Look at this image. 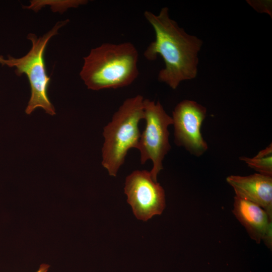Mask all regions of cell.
Here are the masks:
<instances>
[{
    "label": "cell",
    "instance_id": "5b68a950",
    "mask_svg": "<svg viewBox=\"0 0 272 272\" xmlns=\"http://www.w3.org/2000/svg\"><path fill=\"white\" fill-rule=\"evenodd\" d=\"M145 130L141 134L138 149L140 152L141 163L144 164L148 160L153 163L150 173L153 179L157 182V176L163 169V160L171 149L169 142V125L173 120L158 101L144 99Z\"/></svg>",
    "mask_w": 272,
    "mask_h": 272
},
{
    "label": "cell",
    "instance_id": "52a82bcc",
    "mask_svg": "<svg viewBox=\"0 0 272 272\" xmlns=\"http://www.w3.org/2000/svg\"><path fill=\"white\" fill-rule=\"evenodd\" d=\"M206 115L205 106L187 99L178 103L172 112L176 145L196 157L202 155L208 149L200 131Z\"/></svg>",
    "mask_w": 272,
    "mask_h": 272
},
{
    "label": "cell",
    "instance_id": "6da1fadb",
    "mask_svg": "<svg viewBox=\"0 0 272 272\" xmlns=\"http://www.w3.org/2000/svg\"><path fill=\"white\" fill-rule=\"evenodd\" d=\"M144 16L154 29L155 39L147 47L144 56L154 60L159 55L165 63L159 72L158 80L174 90L182 82L194 79L202 41L179 27L170 18L167 7L162 8L158 14L146 11Z\"/></svg>",
    "mask_w": 272,
    "mask_h": 272
},
{
    "label": "cell",
    "instance_id": "ba28073f",
    "mask_svg": "<svg viewBox=\"0 0 272 272\" xmlns=\"http://www.w3.org/2000/svg\"><path fill=\"white\" fill-rule=\"evenodd\" d=\"M233 213L250 237L259 243L272 246V218L259 206L238 196L234 197Z\"/></svg>",
    "mask_w": 272,
    "mask_h": 272
},
{
    "label": "cell",
    "instance_id": "8992f818",
    "mask_svg": "<svg viewBox=\"0 0 272 272\" xmlns=\"http://www.w3.org/2000/svg\"><path fill=\"white\" fill-rule=\"evenodd\" d=\"M124 190L127 201L139 220L147 221L161 215L165 208V191L153 179L149 171H133L126 178Z\"/></svg>",
    "mask_w": 272,
    "mask_h": 272
},
{
    "label": "cell",
    "instance_id": "30bf717a",
    "mask_svg": "<svg viewBox=\"0 0 272 272\" xmlns=\"http://www.w3.org/2000/svg\"><path fill=\"white\" fill-rule=\"evenodd\" d=\"M240 160L250 168L263 175L272 176V145L260 151L253 158L242 156Z\"/></svg>",
    "mask_w": 272,
    "mask_h": 272
},
{
    "label": "cell",
    "instance_id": "3957f363",
    "mask_svg": "<svg viewBox=\"0 0 272 272\" xmlns=\"http://www.w3.org/2000/svg\"><path fill=\"white\" fill-rule=\"evenodd\" d=\"M144 100L141 95L125 99L103 128L102 165L111 176H116L128 150L138 147L139 123L144 119Z\"/></svg>",
    "mask_w": 272,
    "mask_h": 272
},
{
    "label": "cell",
    "instance_id": "277c9868",
    "mask_svg": "<svg viewBox=\"0 0 272 272\" xmlns=\"http://www.w3.org/2000/svg\"><path fill=\"white\" fill-rule=\"evenodd\" d=\"M69 22V20L57 22L51 29L39 37L35 34H28L27 39L31 42L32 46L29 52L21 57L15 58L9 55L5 58L0 55V64L2 66L15 67L17 76L25 74L29 80L31 96L25 109L27 114H30L37 108L43 109L49 115L55 114V108L47 94L50 78L47 74L44 54L50 39L58 34V30Z\"/></svg>",
    "mask_w": 272,
    "mask_h": 272
},
{
    "label": "cell",
    "instance_id": "7a4b0ae2",
    "mask_svg": "<svg viewBox=\"0 0 272 272\" xmlns=\"http://www.w3.org/2000/svg\"><path fill=\"white\" fill-rule=\"evenodd\" d=\"M138 58L136 47L129 42L104 43L84 57L80 76L90 90L124 87L139 75Z\"/></svg>",
    "mask_w": 272,
    "mask_h": 272
},
{
    "label": "cell",
    "instance_id": "9c48e42d",
    "mask_svg": "<svg viewBox=\"0 0 272 272\" xmlns=\"http://www.w3.org/2000/svg\"><path fill=\"white\" fill-rule=\"evenodd\" d=\"M226 181L233 188L235 196L259 206L272 218V176L258 173L230 175Z\"/></svg>",
    "mask_w": 272,
    "mask_h": 272
},
{
    "label": "cell",
    "instance_id": "8fae6325",
    "mask_svg": "<svg viewBox=\"0 0 272 272\" xmlns=\"http://www.w3.org/2000/svg\"><path fill=\"white\" fill-rule=\"evenodd\" d=\"M49 265L47 264L43 263L40 265L39 268L36 272H47Z\"/></svg>",
    "mask_w": 272,
    "mask_h": 272
}]
</instances>
